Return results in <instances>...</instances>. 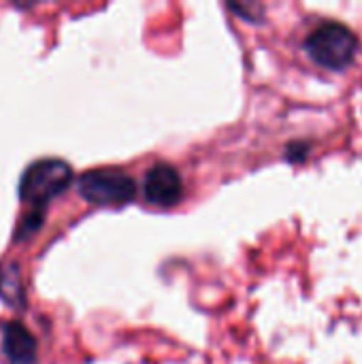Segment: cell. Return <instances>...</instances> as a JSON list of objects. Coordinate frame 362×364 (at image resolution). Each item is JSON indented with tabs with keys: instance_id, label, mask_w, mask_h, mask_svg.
Wrapping results in <instances>:
<instances>
[{
	"instance_id": "cell-1",
	"label": "cell",
	"mask_w": 362,
	"mask_h": 364,
	"mask_svg": "<svg viewBox=\"0 0 362 364\" xmlns=\"http://www.w3.org/2000/svg\"><path fill=\"white\" fill-rule=\"evenodd\" d=\"M305 51L318 66L329 70H344L356 60L358 36L346 23L324 19L309 30L305 38Z\"/></svg>"
},
{
	"instance_id": "cell-2",
	"label": "cell",
	"mask_w": 362,
	"mask_h": 364,
	"mask_svg": "<svg viewBox=\"0 0 362 364\" xmlns=\"http://www.w3.org/2000/svg\"><path fill=\"white\" fill-rule=\"evenodd\" d=\"M73 179V168L60 158H41L32 162L19 179V198L28 205L45 207L60 196Z\"/></svg>"
},
{
	"instance_id": "cell-3",
	"label": "cell",
	"mask_w": 362,
	"mask_h": 364,
	"mask_svg": "<svg viewBox=\"0 0 362 364\" xmlns=\"http://www.w3.org/2000/svg\"><path fill=\"white\" fill-rule=\"evenodd\" d=\"M77 190L96 207H122L137 196V181L119 168H94L79 177Z\"/></svg>"
},
{
	"instance_id": "cell-4",
	"label": "cell",
	"mask_w": 362,
	"mask_h": 364,
	"mask_svg": "<svg viewBox=\"0 0 362 364\" xmlns=\"http://www.w3.org/2000/svg\"><path fill=\"white\" fill-rule=\"evenodd\" d=\"M143 194L149 205L160 209H171L183 198V179L173 164H154L143 179Z\"/></svg>"
},
{
	"instance_id": "cell-5",
	"label": "cell",
	"mask_w": 362,
	"mask_h": 364,
	"mask_svg": "<svg viewBox=\"0 0 362 364\" xmlns=\"http://www.w3.org/2000/svg\"><path fill=\"white\" fill-rule=\"evenodd\" d=\"M2 350L11 364H34L38 354L34 335L21 322H9L2 328Z\"/></svg>"
},
{
	"instance_id": "cell-6",
	"label": "cell",
	"mask_w": 362,
	"mask_h": 364,
	"mask_svg": "<svg viewBox=\"0 0 362 364\" xmlns=\"http://www.w3.org/2000/svg\"><path fill=\"white\" fill-rule=\"evenodd\" d=\"M0 299L13 309H23L26 305V288L17 262H4L0 267Z\"/></svg>"
},
{
	"instance_id": "cell-7",
	"label": "cell",
	"mask_w": 362,
	"mask_h": 364,
	"mask_svg": "<svg viewBox=\"0 0 362 364\" xmlns=\"http://www.w3.org/2000/svg\"><path fill=\"white\" fill-rule=\"evenodd\" d=\"M43 224V213L41 211H30L28 215H23V220L19 222L17 230H15V241H26L28 237H32Z\"/></svg>"
}]
</instances>
